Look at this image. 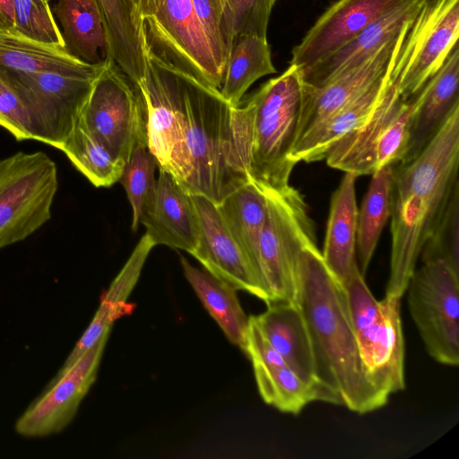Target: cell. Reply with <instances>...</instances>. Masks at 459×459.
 I'll return each instance as SVG.
<instances>
[{
	"mask_svg": "<svg viewBox=\"0 0 459 459\" xmlns=\"http://www.w3.org/2000/svg\"><path fill=\"white\" fill-rule=\"evenodd\" d=\"M296 304L305 319L317 380L329 403L365 414L382 408L389 396L368 379L359 355L345 292L316 244L299 257Z\"/></svg>",
	"mask_w": 459,
	"mask_h": 459,
	"instance_id": "cell-1",
	"label": "cell"
},
{
	"mask_svg": "<svg viewBox=\"0 0 459 459\" xmlns=\"http://www.w3.org/2000/svg\"><path fill=\"white\" fill-rule=\"evenodd\" d=\"M458 171L459 108L415 158L394 166L385 296L405 293L424 244L459 188Z\"/></svg>",
	"mask_w": 459,
	"mask_h": 459,
	"instance_id": "cell-2",
	"label": "cell"
},
{
	"mask_svg": "<svg viewBox=\"0 0 459 459\" xmlns=\"http://www.w3.org/2000/svg\"><path fill=\"white\" fill-rule=\"evenodd\" d=\"M233 109L218 90L183 72L179 140L168 171L189 195L219 204L250 180L235 139Z\"/></svg>",
	"mask_w": 459,
	"mask_h": 459,
	"instance_id": "cell-3",
	"label": "cell"
},
{
	"mask_svg": "<svg viewBox=\"0 0 459 459\" xmlns=\"http://www.w3.org/2000/svg\"><path fill=\"white\" fill-rule=\"evenodd\" d=\"M302 94L300 71L290 65L234 108L235 139L250 180L274 189L290 185Z\"/></svg>",
	"mask_w": 459,
	"mask_h": 459,
	"instance_id": "cell-4",
	"label": "cell"
},
{
	"mask_svg": "<svg viewBox=\"0 0 459 459\" xmlns=\"http://www.w3.org/2000/svg\"><path fill=\"white\" fill-rule=\"evenodd\" d=\"M364 369L388 396L405 387V343L401 298L377 300L359 271L342 284Z\"/></svg>",
	"mask_w": 459,
	"mask_h": 459,
	"instance_id": "cell-5",
	"label": "cell"
},
{
	"mask_svg": "<svg viewBox=\"0 0 459 459\" xmlns=\"http://www.w3.org/2000/svg\"><path fill=\"white\" fill-rule=\"evenodd\" d=\"M262 186L267 212L259 240L258 271L271 303H296L299 257L305 247L316 243L314 223L304 197L290 185L279 189Z\"/></svg>",
	"mask_w": 459,
	"mask_h": 459,
	"instance_id": "cell-6",
	"label": "cell"
},
{
	"mask_svg": "<svg viewBox=\"0 0 459 459\" xmlns=\"http://www.w3.org/2000/svg\"><path fill=\"white\" fill-rule=\"evenodd\" d=\"M103 65L68 73H24L4 69L25 108L31 140L62 148L81 116Z\"/></svg>",
	"mask_w": 459,
	"mask_h": 459,
	"instance_id": "cell-7",
	"label": "cell"
},
{
	"mask_svg": "<svg viewBox=\"0 0 459 459\" xmlns=\"http://www.w3.org/2000/svg\"><path fill=\"white\" fill-rule=\"evenodd\" d=\"M57 169L43 152L0 160V249L22 241L51 217Z\"/></svg>",
	"mask_w": 459,
	"mask_h": 459,
	"instance_id": "cell-8",
	"label": "cell"
},
{
	"mask_svg": "<svg viewBox=\"0 0 459 459\" xmlns=\"http://www.w3.org/2000/svg\"><path fill=\"white\" fill-rule=\"evenodd\" d=\"M411 316L429 355L437 362L459 364V274L444 260L423 262L406 290Z\"/></svg>",
	"mask_w": 459,
	"mask_h": 459,
	"instance_id": "cell-9",
	"label": "cell"
},
{
	"mask_svg": "<svg viewBox=\"0 0 459 459\" xmlns=\"http://www.w3.org/2000/svg\"><path fill=\"white\" fill-rule=\"evenodd\" d=\"M459 0H424L411 21L392 75L403 100L417 94L458 44Z\"/></svg>",
	"mask_w": 459,
	"mask_h": 459,
	"instance_id": "cell-10",
	"label": "cell"
},
{
	"mask_svg": "<svg viewBox=\"0 0 459 459\" xmlns=\"http://www.w3.org/2000/svg\"><path fill=\"white\" fill-rule=\"evenodd\" d=\"M143 24L148 51L220 90L224 71L214 57L192 0H157L154 15Z\"/></svg>",
	"mask_w": 459,
	"mask_h": 459,
	"instance_id": "cell-11",
	"label": "cell"
},
{
	"mask_svg": "<svg viewBox=\"0 0 459 459\" xmlns=\"http://www.w3.org/2000/svg\"><path fill=\"white\" fill-rule=\"evenodd\" d=\"M80 119L124 165L138 139L147 137L137 89L111 59L99 72Z\"/></svg>",
	"mask_w": 459,
	"mask_h": 459,
	"instance_id": "cell-12",
	"label": "cell"
},
{
	"mask_svg": "<svg viewBox=\"0 0 459 459\" xmlns=\"http://www.w3.org/2000/svg\"><path fill=\"white\" fill-rule=\"evenodd\" d=\"M108 336L103 337L68 368L57 371L45 391L15 422L26 437H43L65 429L94 383Z\"/></svg>",
	"mask_w": 459,
	"mask_h": 459,
	"instance_id": "cell-13",
	"label": "cell"
},
{
	"mask_svg": "<svg viewBox=\"0 0 459 459\" xmlns=\"http://www.w3.org/2000/svg\"><path fill=\"white\" fill-rule=\"evenodd\" d=\"M143 76L134 85L143 102L148 146L158 168L169 170L179 140L183 71L147 50Z\"/></svg>",
	"mask_w": 459,
	"mask_h": 459,
	"instance_id": "cell-14",
	"label": "cell"
},
{
	"mask_svg": "<svg viewBox=\"0 0 459 459\" xmlns=\"http://www.w3.org/2000/svg\"><path fill=\"white\" fill-rule=\"evenodd\" d=\"M199 223L195 259L212 276L271 303L262 279L251 260L227 229L217 204L202 195H191Z\"/></svg>",
	"mask_w": 459,
	"mask_h": 459,
	"instance_id": "cell-15",
	"label": "cell"
},
{
	"mask_svg": "<svg viewBox=\"0 0 459 459\" xmlns=\"http://www.w3.org/2000/svg\"><path fill=\"white\" fill-rule=\"evenodd\" d=\"M403 0H337L291 50L290 65L308 68L356 38Z\"/></svg>",
	"mask_w": 459,
	"mask_h": 459,
	"instance_id": "cell-16",
	"label": "cell"
},
{
	"mask_svg": "<svg viewBox=\"0 0 459 459\" xmlns=\"http://www.w3.org/2000/svg\"><path fill=\"white\" fill-rule=\"evenodd\" d=\"M411 21L394 39L385 44L360 65L322 87L315 88L303 83L302 108L295 144L344 106L356 100L384 74L398 41Z\"/></svg>",
	"mask_w": 459,
	"mask_h": 459,
	"instance_id": "cell-17",
	"label": "cell"
},
{
	"mask_svg": "<svg viewBox=\"0 0 459 459\" xmlns=\"http://www.w3.org/2000/svg\"><path fill=\"white\" fill-rule=\"evenodd\" d=\"M158 169L155 186L143 206L140 223L156 246L164 245L192 255L199 237L192 196L168 170Z\"/></svg>",
	"mask_w": 459,
	"mask_h": 459,
	"instance_id": "cell-18",
	"label": "cell"
},
{
	"mask_svg": "<svg viewBox=\"0 0 459 459\" xmlns=\"http://www.w3.org/2000/svg\"><path fill=\"white\" fill-rule=\"evenodd\" d=\"M424 0H403L369 24L356 38L312 66L299 70L303 83L322 87L360 65L394 39L417 13Z\"/></svg>",
	"mask_w": 459,
	"mask_h": 459,
	"instance_id": "cell-19",
	"label": "cell"
},
{
	"mask_svg": "<svg viewBox=\"0 0 459 459\" xmlns=\"http://www.w3.org/2000/svg\"><path fill=\"white\" fill-rule=\"evenodd\" d=\"M251 316L287 365L315 391L317 402L329 403L316 377L309 333L298 305L273 302L267 305L264 312Z\"/></svg>",
	"mask_w": 459,
	"mask_h": 459,
	"instance_id": "cell-20",
	"label": "cell"
},
{
	"mask_svg": "<svg viewBox=\"0 0 459 459\" xmlns=\"http://www.w3.org/2000/svg\"><path fill=\"white\" fill-rule=\"evenodd\" d=\"M409 27V26H408ZM408 27L398 41L384 74L360 96L325 120L295 144L290 154L294 165L325 159L329 149L373 113L392 81V70Z\"/></svg>",
	"mask_w": 459,
	"mask_h": 459,
	"instance_id": "cell-21",
	"label": "cell"
},
{
	"mask_svg": "<svg viewBox=\"0 0 459 459\" xmlns=\"http://www.w3.org/2000/svg\"><path fill=\"white\" fill-rule=\"evenodd\" d=\"M357 177L345 172L332 195L324 249L321 252L325 264L342 285L359 271L356 259Z\"/></svg>",
	"mask_w": 459,
	"mask_h": 459,
	"instance_id": "cell-22",
	"label": "cell"
},
{
	"mask_svg": "<svg viewBox=\"0 0 459 459\" xmlns=\"http://www.w3.org/2000/svg\"><path fill=\"white\" fill-rule=\"evenodd\" d=\"M426 93L411 128L406 155L415 158L444 123L459 108V46L451 51L441 68L425 83Z\"/></svg>",
	"mask_w": 459,
	"mask_h": 459,
	"instance_id": "cell-23",
	"label": "cell"
},
{
	"mask_svg": "<svg viewBox=\"0 0 459 459\" xmlns=\"http://www.w3.org/2000/svg\"><path fill=\"white\" fill-rule=\"evenodd\" d=\"M102 15L110 56L136 83L144 74L147 47L143 24L134 0H95Z\"/></svg>",
	"mask_w": 459,
	"mask_h": 459,
	"instance_id": "cell-24",
	"label": "cell"
},
{
	"mask_svg": "<svg viewBox=\"0 0 459 459\" xmlns=\"http://www.w3.org/2000/svg\"><path fill=\"white\" fill-rule=\"evenodd\" d=\"M52 12L72 55L91 65L111 59L104 21L95 0H58Z\"/></svg>",
	"mask_w": 459,
	"mask_h": 459,
	"instance_id": "cell-25",
	"label": "cell"
},
{
	"mask_svg": "<svg viewBox=\"0 0 459 459\" xmlns=\"http://www.w3.org/2000/svg\"><path fill=\"white\" fill-rule=\"evenodd\" d=\"M91 65L72 55L65 46L33 39L14 29L0 28V67L18 72H80Z\"/></svg>",
	"mask_w": 459,
	"mask_h": 459,
	"instance_id": "cell-26",
	"label": "cell"
},
{
	"mask_svg": "<svg viewBox=\"0 0 459 459\" xmlns=\"http://www.w3.org/2000/svg\"><path fill=\"white\" fill-rule=\"evenodd\" d=\"M183 273L196 296L223 332L226 338L242 351L245 349L249 316L244 312L237 290L208 272L193 266L180 257Z\"/></svg>",
	"mask_w": 459,
	"mask_h": 459,
	"instance_id": "cell-27",
	"label": "cell"
},
{
	"mask_svg": "<svg viewBox=\"0 0 459 459\" xmlns=\"http://www.w3.org/2000/svg\"><path fill=\"white\" fill-rule=\"evenodd\" d=\"M217 206L230 233L259 273L258 247L267 212L264 187L249 180L229 194Z\"/></svg>",
	"mask_w": 459,
	"mask_h": 459,
	"instance_id": "cell-28",
	"label": "cell"
},
{
	"mask_svg": "<svg viewBox=\"0 0 459 459\" xmlns=\"http://www.w3.org/2000/svg\"><path fill=\"white\" fill-rule=\"evenodd\" d=\"M372 178L357 217L356 251L359 269L365 276L382 230L391 217L394 166H385Z\"/></svg>",
	"mask_w": 459,
	"mask_h": 459,
	"instance_id": "cell-29",
	"label": "cell"
},
{
	"mask_svg": "<svg viewBox=\"0 0 459 459\" xmlns=\"http://www.w3.org/2000/svg\"><path fill=\"white\" fill-rule=\"evenodd\" d=\"M250 361L260 396L268 405L285 413L298 414L308 403L317 402L315 391L275 350Z\"/></svg>",
	"mask_w": 459,
	"mask_h": 459,
	"instance_id": "cell-30",
	"label": "cell"
},
{
	"mask_svg": "<svg viewBox=\"0 0 459 459\" xmlns=\"http://www.w3.org/2000/svg\"><path fill=\"white\" fill-rule=\"evenodd\" d=\"M276 72L267 39L238 37L232 42L219 91L230 106L237 108L255 81Z\"/></svg>",
	"mask_w": 459,
	"mask_h": 459,
	"instance_id": "cell-31",
	"label": "cell"
},
{
	"mask_svg": "<svg viewBox=\"0 0 459 459\" xmlns=\"http://www.w3.org/2000/svg\"><path fill=\"white\" fill-rule=\"evenodd\" d=\"M60 150L97 187H109L117 183L125 167L85 126L80 117Z\"/></svg>",
	"mask_w": 459,
	"mask_h": 459,
	"instance_id": "cell-32",
	"label": "cell"
},
{
	"mask_svg": "<svg viewBox=\"0 0 459 459\" xmlns=\"http://www.w3.org/2000/svg\"><path fill=\"white\" fill-rule=\"evenodd\" d=\"M157 160L149 149L147 137L136 142L126 163L119 182L123 186L132 208V230H137L144 204L153 192Z\"/></svg>",
	"mask_w": 459,
	"mask_h": 459,
	"instance_id": "cell-33",
	"label": "cell"
},
{
	"mask_svg": "<svg viewBox=\"0 0 459 459\" xmlns=\"http://www.w3.org/2000/svg\"><path fill=\"white\" fill-rule=\"evenodd\" d=\"M276 0H225L221 30L229 50L235 39L256 36L267 39V28Z\"/></svg>",
	"mask_w": 459,
	"mask_h": 459,
	"instance_id": "cell-34",
	"label": "cell"
},
{
	"mask_svg": "<svg viewBox=\"0 0 459 459\" xmlns=\"http://www.w3.org/2000/svg\"><path fill=\"white\" fill-rule=\"evenodd\" d=\"M421 262L441 259L459 274V188L423 246Z\"/></svg>",
	"mask_w": 459,
	"mask_h": 459,
	"instance_id": "cell-35",
	"label": "cell"
},
{
	"mask_svg": "<svg viewBox=\"0 0 459 459\" xmlns=\"http://www.w3.org/2000/svg\"><path fill=\"white\" fill-rule=\"evenodd\" d=\"M155 246L150 235L145 232L118 274L102 295L100 304L109 308L120 310L126 315L133 311V304L126 301L139 280L151 250Z\"/></svg>",
	"mask_w": 459,
	"mask_h": 459,
	"instance_id": "cell-36",
	"label": "cell"
},
{
	"mask_svg": "<svg viewBox=\"0 0 459 459\" xmlns=\"http://www.w3.org/2000/svg\"><path fill=\"white\" fill-rule=\"evenodd\" d=\"M15 28L33 39L65 46L61 30L46 0H14Z\"/></svg>",
	"mask_w": 459,
	"mask_h": 459,
	"instance_id": "cell-37",
	"label": "cell"
},
{
	"mask_svg": "<svg viewBox=\"0 0 459 459\" xmlns=\"http://www.w3.org/2000/svg\"><path fill=\"white\" fill-rule=\"evenodd\" d=\"M0 126L8 131L17 141L31 140L29 118L23 103L0 67Z\"/></svg>",
	"mask_w": 459,
	"mask_h": 459,
	"instance_id": "cell-38",
	"label": "cell"
},
{
	"mask_svg": "<svg viewBox=\"0 0 459 459\" xmlns=\"http://www.w3.org/2000/svg\"><path fill=\"white\" fill-rule=\"evenodd\" d=\"M195 14L210 42L214 57L225 71L229 50L221 30V16L213 0H192Z\"/></svg>",
	"mask_w": 459,
	"mask_h": 459,
	"instance_id": "cell-39",
	"label": "cell"
},
{
	"mask_svg": "<svg viewBox=\"0 0 459 459\" xmlns=\"http://www.w3.org/2000/svg\"><path fill=\"white\" fill-rule=\"evenodd\" d=\"M0 28H15L14 0H0Z\"/></svg>",
	"mask_w": 459,
	"mask_h": 459,
	"instance_id": "cell-40",
	"label": "cell"
},
{
	"mask_svg": "<svg viewBox=\"0 0 459 459\" xmlns=\"http://www.w3.org/2000/svg\"><path fill=\"white\" fill-rule=\"evenodd\" d=\"M142 22L152 17L157 9V0H134Z\"/></svg>",
	"mask_w": 459,
	"mask_h": 459,
	"instance_id": "cell-41",
	"label": "cell"
},
{
	"mask_svg": "<svg viewBox=\"0 0 459 459\" xmlns=\"http://www.w3.org/2000/svg\"><path fill=\"white\" fill-rule=\"evenodd\" d=\"M214 4L216 5V8L220 13V16H221V13L224 7L225 0H213Z\"/></svg>",
	"mask_w": 459,
	"mask_h": 459,
	"instance_id": "cell-42",
	"label": "cell"
}]
</instances>
